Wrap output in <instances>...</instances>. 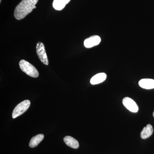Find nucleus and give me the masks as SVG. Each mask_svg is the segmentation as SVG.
Wrapping results in <instances>:
<instances>
[{"label": "nucleus", "mask_w": 154, "mask_h": 154, "mask_svg": "<svg viewBox=\"0 0 154 154\" xmlns=\"http://www.w3.org/2000/svg\"><path fill=\"white\" fill-rule=\"evenodd\" d=\"M70 1L71 0H54L53 2V7L57 11H61Z\"/></svg>", "instance_id": "9b49d317"}, {"label": "nucleus", "mask_w": 154, "mask_h": 154, "mask_svg": "<svg viewBox=\"0 0 154 154\" xmlns=\"http://www.w3.org/2000/svg\"><path fill=\"white\" fill-rule=\"evenodd\" d=\"M64 141L67 145L70 147L72 148L77 149L79 146V142L73 137L71 136L65 137L64 138Z\"/></svg>", "instance_id": "1a4fd4ad"}, {"label": "nucleus", "mask_w": 154, "mask_h": 154, "mask_svg": "<svg viewBox=\"0 0 154 154\" xmlns=\"http://www.w3.org/2000/svg\"><path fill=\"white\" fill-rule=\"evenodd\" d=\"M0 2H2V0H0Z\"/></svg>", "instance_id": "4468645a"}, {"label": "nucleus", "mask_w": 154, "mask_h": 154, "mask_svg": "<svg viewBox=\"0 0 154 154\" xmlns=\"http://www.w3.org/2000/svg\"><path fill=\"white\" fill-rule=\"evenodd\" d=\"M106 78L107 75L105 73H99L92 77L90 82L92 85H97L104 82Z\"/></svg>", "instance_id": "6e6552de"}, {"label": "nucleus", "mask_w": 154, "mask_h": 154, "mask_svg": "<svg viewBox=\"0 0 154 154\" xmlns=\"http://www.w3.org/2000/svg\"><path fill=\"white\" fill-rule=\"evenodd\" d=\"M36 50L37 55L42 62L45 65H48V58L43 43L41 42H38L36 44Z\"/></svg>", "instance_id": "20e7f679"}, {"label": "nucleus", "mask_w": 154, "mask_h": 154, "mask_svg": "<svg viewBox=\"0 0 154 154\" xmlns=\"http://www.w3.org/2000/svg\"><path fill=\"white\" fill-rule=\"evenodd\" d=\"M153 132V128L151 125L148 124L143 128L140 133L141 138L146 139L152 135Z\"/></svg>", "instance_id": "9d476101"}, {"label": "nucleus", "mask_w": 154, "mask_h": 154, "mask_svg": "<svg viewBox=\"0 0 154 154\" xmlns=\"http://www.w3.org/2000/svg\"><path fill=\"white\" fill-rule=\"evenodd\" d=\"M44 136L43 134H38L35 136L30 140L29 146L30 147L34 148L37 146L38 144L43 140Z\"/></svg>", "instance_id": "f8f14e48"}, {"label": "nucleus", "mask_w": 154, "mask_h": 154, "mask_svg": "<svg viewBox=\"0 0 154 154\" xmlns=\"http://www.w3.org/2000/svg\"><path fill=\"white\" fill-rule=\"evenodd\" d=\"M139 85L146 90L154 89V80L152 79H142L139 82Z\"/></svg>", "instance_id": "0eeeda50"}, {"label": "nucleus", "mask_w": 154, "mask_h": 154, "mask_svg": "<svg viewBox=\"0 0 154 154\" xmlns=\"http://www.w3.org/2000/svg\"><path fill=\"white\" fill-rule=\"evenodd\" d=\"M122 103L128 110L133 113H137L139 110V107L134 100L129 97H125L122 100Z\"/></svg>", "instance_id": "39448f33"}, {"label": "nucleus", "mask_w": 154, "mask_h": 154, "mask_svg": "<svg viewBox=\"0 0 154 154\" xmlns=\"http://www.w3.org/2000/svg\"><path fill=\"white\" fill-rule=\"evenodd\" d=\"M38 0H22L15 8L14 16L18 20L25 18L31 13L33 9L36 8V4Z\"/></svg>", "instance_id": "f257e3e1"}, {"label": "nucleus", "mask_w": 154, "mask_h": 154, "mask_svg": "<svg viewBox=\"0 0 154 154\" xmlns=\"http://www.w3.org/2000/svg\"><path fill=\"white\" fill-rule=\"evenodd\" d=\"M30 102L29 100H25L21 102L14 108L12 114V117L14 119L17 118L18 116L22 115L23 113L27 111L30 107Z\"/></svg>", "instance_id": "7ed1b4c3"}, {"label": "nucleus", "mask_w": 154, "mask_h": 154, "mask_svg": "<svg viewBox=\"0 0 154 154\" xmlns=\"http://www.w3.org/2000/svg\"><path fill=\"white\" fill-rule=\"evenodd\" d=\"M153 116L154 117V112H153Z\"/></svg>", "instance_id": "ddd939ff"}, {"label": "nucleus", "mask_w": 154, "mask_h": 154, "mask_svg": "<svg viewBox=\"0 0 154 154\" xmlns=\"http://www.w3.org/2000/svg\"><path fill=\"white\" fill-rule=\"evenodd\" d=\"M19 66L22 71L28 75L33 78H37L38 76V72L33 65L27 61L22 60L19 63Z\"/></svg>", "instance_id": "f03ea898"}, {"label": "nucleus", "mask_w": 154, "mask_h": 154, "mask_svg": "<svg viewBox=\"0 0 154 154\" xmlns=\"http://www.w3.org/2000/svg\"><path fill=\"white\" fill-rule=\"evenodd\" d=\"M101 41V38L99 36H91L87 38L84 41V45L87 48H91L98 45Z\"/></svg>", "instance_id": "423d86ee"}]
</instances>
